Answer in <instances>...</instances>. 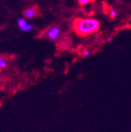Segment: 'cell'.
<instances>
[{"label": "cell", "instance_id": "obj_1", "mask_svg": "<svg viewBox=\"0 0 131 132\" xmlns=\"http://www.w3.org/2000/svg\"><path fill=\"white\" fill-rule=\"evenodd\" d=\"M75 34L80 37H85L97 31L100 28V22L94 18H76L72 24Z\"/></svg>", "mask_w": 131, "mask_h": 132}, {"label": "cell", "instance_id": "obj_2", "mask_svg": "<svg viewBox=\"0 0 131 132\" xmlns=\"http://www.w3.org/2000/svg\"><path fill=\"white\" fill-rule=\"evenodd\" d=\"M60 28L58 26H54L51 27L50 28H49L46 34L48 39H50L51 40H56L57 39H58V37L60 35Z\"/></svg>", "mask_w": 131, "mask_h": 132}, {"label": "cell", "instance_id": "obj_3", "mask_svg": "<svg viewBox=\"0 0 131 132\" xmlns=\"http://www.w3.org/2000/svg\"><path fill=\"white\" fill-rule=\"evenodd\" d=\"M24 18H27V19H31L35 18L37 14V9L36 8H28L26 9L24 13Z\"/></svg>", "mask_w": 131, "mask_h": 132}, {"label": "cell", "instance_id": "obj_4", "mask_svg": "<svg viewBox=\"0 0 131 132\" xmlns=\"http://www.w3.org/2000/svg\"><path fill=\"white\" fill-rule=\"evenodd\" d=\"M33 28H34L33 24L27 23L24 26H23V27L20 28V30H21V31H22L26 32V31H29L32 30V29H33Z\"/></svg>", "mask_w": 131, "mask_h": 132}, {"label": "cell", "instance_id": "obj_5", "mask_svg": "<svg viewBox=\"0 0 131 132\" xmlns=\"http://www.w3.org/2000/svg\"><path fill=\"white\" fill-rule=\"evenodd\" d=\"M78 4L81 6H86V5L89 4V3L95 2L96 0H78Z\"/></svg>", "mask_w": 131, "mask_h": 132}, {"label": "cell", "instance_id": "obj_6", "mask_svg": "<svg viewBox=\"0 0 131 132\" xmlns=\"http://www.w3.org/2000/svg\"><path fill=\"white\" fill-rule=\"evenodd\" d=\"M109 14H110L111 19H115L117 16V11L113 8H110Z\"/></svg>", "mask_w": 131, "mask_h": 132}, {"label": "cell", "instance_id": "obj_7", "mask_svg": "<svg viewBox=\"0 0 131 132\" xmlns=\"http://www.w3.org/2000/svg\"><path fill=\"white\" fill-rule=\"evenodd\" d=\"M27 23H28V22H27V21L25 20V18H20V19H18V25L19 28H21V27H23V26H24Z\"/></svg>", "mask_w": 131, "mask_h": 132}, {"label": "cell", "instance_id": "obj_8", "mask_svg": "<svg viewBox=\"0 0 131 132\" xmlns=\"http://www.w3.org/2000/svg\"><path fill=\"white\" fill-rule=\"evenodd\" d=\"M6 67H7V61L5 59L0 57V69H3Z\"/></svg>", "mask_w": 131, "mask_h": 132}, {"label": "cell", "instance_id": "obj_9", "mask_svg": "<svg viewBox=\"0 0 131 132\" xmlns=\"http://www.w3.org/2000/svg\"><path fill=\"white\" fill-rule=\"evenodd\" d=\"M89 54H90V51H88V50H86V51H84L83 52V54H82V56H83V57H85L88 56Z\"/></svg>", "mask_w": 131, "mask_h": 132}]
</instances>
